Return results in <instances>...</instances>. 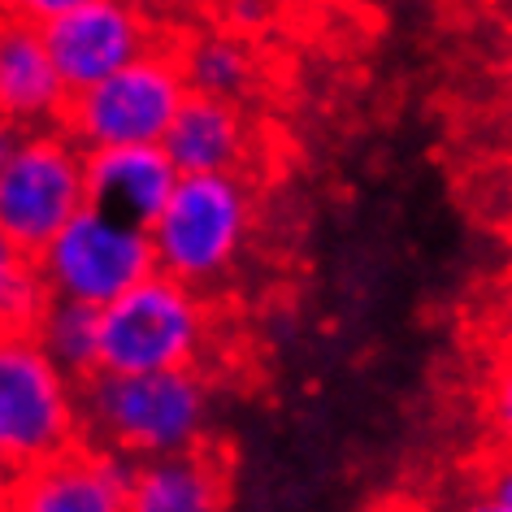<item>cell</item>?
<instances>
[{"instance_id":"obj_6","label":"cell","mask_w":512,"mask_h":512,"mask_svg":"<svg viewBox=\"0 0 512 512\" xmlns=\"http://www.w3.org/2000/svg\"><path fill=\"white\" fill-rule=\"evenodd\" d=\"M187 92L191 87L178 53L152 44L148 53L96 79L92 87L70 92L66 109H61V126L83 148L161 144Z\"/></svg>"},{"instance_id":"obj_17","label":"cell","mask_w":512,"mask_h":512,"mask_svg":"<svg viewBox=\"0 0 512 512\" xmlns=\"http://www.w3.org/2000/svg\"><path fill=\"white\" fill-rule=\"evenodd\" d=\"M482 421L499 452H512V352L504 348L482 382Z\"/></svg>"},{"instance_id":"obj_1","label":"cell","mask_w":512,"mask_h":512,"mask_svg":"<svg viewBox=\"0 0 512 512\" xmlns=\"http://www.w3.org/2000/svg\"><path fill=\"white\" fill-rule=\"evenodd\" d=\"M83 434L113 452L144 460L178 447L204 443L213 395L196 369H161V374H109L96 369L79 382Z\"/></svg>"},{"instance_id":"obj_7","label":"cell","mask_w":512,"mask_h":512,"mask_svg":"<svg viewBox=\"0 0 512 512\" xmlns=\"http://www.w3.org/2000/svg\"><path fill=\"white\" fill-rule=\"evenodd\" d=\"M35 265H40V278L53 300L105 309L126 287H135L139 278H148L157 270V256H152L148 226H135L126 217L87 200L35 252Z\"/></svg>"},{"instance_id":"obj_20","label":"cell","mask_w":512,"mask_h":512,"mask_svg":"<svg viewBox=\"0 0 512 512\" xmlns=\"http://www.w3.org/2000/svg\"><path fill=\"white\" fill-rule=\"evenodd\" d=\"M74 5H83V0H0V9H5V14H18V18L35 22V27H44V22L61 18Z\"/></svg>"},{"instance_id":"obj_25","label":"cell","mask_w":512,"mask_h":512,"mask_svg":"<svg viewBox=\"0 0 512 512\" xmlns=\"http://www.w3.org/2000/svg\"><path fill=\"white\" fill-rule=\"evenodd\" d=\"M148 9H157V5H183V0H144Z\"/></svg>"},{"instance_id":"obj_8","label":"cell","mask_w":512,"mask_h":512,"mask_svg":"<svg viewBox=\"0 0 512 512\" xmlns=\"http://www.w3.org/2000/svg\"><path fill=\"white\" fill-rule=\"evenodd\" d=\"M44 44L66 92H83L157 44L144 0H83L44 22Z\"/></svg>"},{"instance_id":"obj_9","label":"cell","mask_w":512,"mask_h":512,"mask_svg":"<svg viewBox=\"0 0 512 512\" xmlns=\"http://www.w3.org/2000/svg\"><path fill=\"white\" fill-rule=\"evenodd\" d=\"M135 460L105 443H70L44 465L22 469L14 478L9 508L22 512H126L131 508Z\"/></svg>"},{"instance_id":"obj_22","label":"cell","mask_w":512,"mask_h":512,"mask_svg":"<svg viewBox=\"0 0 512 512\" xmlns=\"http://www.w3.org/2000/svg\"><path fill=\"white\" fill-rule=\"evenodd\" d=\"M14 478H18V473L5 465V456H0V508H9V495H14Z\"/></svg>"},{"instance_id":"obj_4","label":"cell","mask_w":512,"mask_h":512,"mask_svg":"<svg viewBox=\"0 0 512 512\" xmlns=\"http://www.w3.org/2000/svg\"><path fill=\"white\" fill-rule=\"evenodd\" d=\"M209 309L196 287L152 270L100 309V369L161 374L196 369L209 343Z\"/></svg>"},{"instance_id":"obj_12","label":"cell","mask_w":512,"mask_h":512,"mask_svg":"<svg viewBox=\"0 0 512 512\" xmlns=\"http://www.w3.org/2000/svg\"><path fill=\"white\" fill-rule=\"evenodd\" d=\"M87 200L126 217L135 226H152L178 183V165L161 144H113L87 148L83 157Z\"/></svg>"},{"instance_id":"obj_2","label":"cell","mask_w":512,"mask_h":512,"mask_svg":"<svg viewBox=\"0 0 512 512\" xmlns=\"http://www.w3.org/2000/svg\"><path fill=\"white\" fill-rule=\"evenodd\" d=\"M252 191L243 174H178L148 239L157 270L187 287H213L239 265L252 235Z\"/></svg>"},{"instance_id":"obj_10","label":"cell","mask_w":512,"mask_h":512,"mask_svg":"<svg viewBox=\"0 0 512 512\" xmlns=\"http://www.w3.org/2000/svg\"><path fill=\"white\" fill-rule=\"evenodd\" d=\"M66 83L48 57L44 27L0 9V122L9 131L53 126L66 109Z\"/></svg>"},{"instance_id":"obj_13","label":"cell","mask_w":512,"mask_h":512,"mask_svg":"<svg viewBox=\"0 0 512 512\" xmlns=\"http://www.w3.org/2000/svg\"><path fill=\"white\" fill-rule=\"evenodd\" d=\"M230 499L222 456L204 443L135 460L131 512H217Z\"/></svg>"},{"instance_id":"obj_21","label":"cell","mask_w":512,"mask_h":512,"mask_svg":"<svg viewBox=\"0 0 512 512\" xmlns=\"http://www.w3.org/2000/svg\"><path fill=\"white\" fill-rule=\"evenodd\" d=\"M495 335H499V348H508V352H512V283H508V291H504V300H499Z\"/></svg>"},{"instance_id":"obj_3","label":"cell","mask_w":512,"mask_h":512,"mask_svg":"<svg viewBox=\"0 0 512 512\" xmlns=\"http://www.w3.org/2000/svg\"><path fill=\"white\" fill-rule=\"evenodd\" d=\"M83 439V395L35 330H0V456L22 473Z\"/></svg>"},{"instance_id":"obj_14","label":"cell","mask_w":512,"mask_h":512,"mask_svg":"<svg viewBox=\"0 0 512 512\" xmlns=\"http://www.w3.org/2000/svg\"><path fill=\"white\" fill-rule=\"evenodd\" d=\"M183 74L191 92L204 96H222V100H243L261 83V66H256V53L248 48V40L235 31H213V35H196L183 53Z\"/></svg>"},{"instance_id":"obj_5","label":"cell","mask_w":512,"mask_h":512,"mask_svg":"<svg viewBox=\"0 0 512 512\" xmlns=\"http://www.w3.org/2000/svg\"><path fill=\"white\" fill-rule=\"evenodd\" d=\"M87 148L66 126H27L0 152V230L27 252H40L87 204Z\"/></svg>"},{"instance_id":"obj_24","label":"cell","mask_w":512,"mask_h":512,"mask_svg":"<svg viewBox=\"0 0 512 512\" xmlns=\"http://www.w3.org/2000/svg\"><path fill=\"white\" fill-rule=\"evenodd\" d=\"M9 135H14V131H9V126H5V122H0V152H5V144H9Z\"/></svg>"},{"instance_id":"obj_11","label":"cell","mask_w":512,"mask_h":512,"mask_svg":"<svg viewBox=\"0 0 512 512\" xmlns=\"http://www.w3.org/2000/svg\"><path fill=\"white\" fill-rule=\"evenodd\" d=\"M161 148L170 152L178 174H243L252 161L256 135L239 100L187 92Z\"/></svg>"},{"instance_id":"obj_16","label":"cell","mask_w":512,"mask_h":512,"mask_svg":"<svg viewBox=\"0 0 512 512\" xmlns=\"http://www.w3.org/2000/svg\"><path fill=\"white\" fill-rule=\"evenodd\" d=\"M53 300L35 265V252L0 230V330H31L44 304Z\"/></svg>"},{"instance_id":"obj_15","label":"cell","mask_w":512,"mask_h":512,"mask_svg":"<svg viewBox=\"0 0 512 512\" xmlns=\"http://www.w3.org/2000/svg\"><path fill=\"white\" fill-rule=\"evenodd\" d=\"M35 339L70 378H92L100 369V309L74 300H48L35 317Z\"/></svg>"},{"instance_id":"obj_18","label":"cell","mask_w":512,"mask_h":512,"mask_svg":"<svg viewBox=\"0 0 512 512\" xmlns=\"http://www.w3.org/2000/svg\"><path fill=\"white\" fill-rule=\"evenodd\" d=\"M478 504L491 512H512V452H495L478 478Z\"/></svg>"},{"instance_id":"obj_19","label":"cell","mask_w":512,"mask_h":512,"mask_svg":"<svg viewBox=\"0 0 512 512\" xmlns=\"http://www.w3.org/2000/svg\"><path fill=\"white\" fill-rule=\"evenodd\" d=\"M274 0H217V18H222L226 31L235 35H256L270 27L274 18Z\"/></svg>"},{"instance_id":"obj_23","label":"cell","mask_w":512,"mask_h":512,"mask_svg":"<svg viewBox=\"0 0 512 512\" xmlns=\"http://www.w3.org/2000/svg\"><path fill=\"white\" fill-rule=\"evenodd\" d=\"M504 213H508V222H512V174H508V183H504Z\"/></svg>"}]
</instances>
